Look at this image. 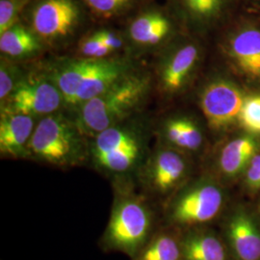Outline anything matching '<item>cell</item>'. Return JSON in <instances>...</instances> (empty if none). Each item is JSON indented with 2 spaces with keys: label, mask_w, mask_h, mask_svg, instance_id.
<instances>
[{
  "label": "cell",
  "mask_w": 260,
  "mask_h": 260,
  "mask_svg": "<svg viewBox=\"0 0 260 260\" xmlns=\"http://www.w3.org/2000/svg\"><path fill=\"white\" fill-rule=\"evenodd\" d=\"M134 0H85L86 4L96 15L111 18L127 8Z\"/></svg>",
  "instance_id": "484cf974"
},
{
  "label": "cell",
  "mask_w": 260,
  "mask_h": 260,
  "mask_svg": "<svg viewBox=\"0 0 260 260\" xmlns=\"http://www.w3.org/2000/svg\"><path fill=\"white\" fill-rule=\"evenodd\" d=\"M179 232L183 260H233L223 237L208 225Z\"/></svg>",
  "instance_id": "5bb4252c"
},
{
  "label": "cell",
  "mask_w": 260,
  "mask_h": 260,
  "mask_svg": "<svg viewBox=\"0 0 260 260\" xmlns=\"http://www.w3.org/2000/svg\"><path fill=\"white\" fill-rule=\"evenodd\" d=\"M81 19L75 0H39L30 11L29 27L47 48H58L72 43Z\"/></svg>",
  "instance_id": "ba28073f"
},
{
  "label": "cell",
  "mask_w": 260,
  "mask_h": 260,
  "mask_svg": "<svg viewBox=\"0 0 260 260\" xmlns=\"http://www.w3.org/2000/svg\"><path fill=\"white\" fill-rule=\"evenodd\" d=\"M78 53L79 57L88 59H104L114 54L95 33L84 38L79 42Z\"/></svg>",
  "instance_id": "d4e9b609"
},
{
  "label": "cell",
  "mask_w": 260,
  "mask_h": 260,
  "mask_svg": "<svg viewBox=\"0 0 260 260\" xmlns=\"http://www.w3.org/2000/svg\"><path fill=\"white\" fill-rule=\"evenodd\" d=\"M188 14L200 22H210L219 17L223 0H181Z\"/></svg>",
  "instance_id": "7402d4cb"
},
{
  "label": "cell",
  "mask_w": 260,
  "mask_h": 260,
  "mask_svg": "<svg viewBox=\"0 0 260 260\" xmlns=\"http://www.w3.org/2000/svg\"><path fill=\"white\" fill-rule=\"evenodd\" d=\"M226 53L242 75L260 81V29L243 28L233 34Z\"/></svg>",
  "instance_id": "2e32d148"
},
{
  "label": "cell",
  "mask_w": 260,
  "mask_h": 260,
  "mask_svg": "<svg viewBox=\"0 0 260 260\" xmlns=\"http://www.w3.org/2000/svg\"><path fill=\"white\" fill-rule=\"evenodd\" d=\"M95 34L99 36V38L103 41V44L108 47L113 53L121 51L127 43L120 34L111 31V30L103 29V30L96 31Z\"/></svg>",
  "instance_id": "83f0119b"
},
{
  "label": "cell",
  "mask_w": 260,
  "mask_h": 260,
  "mask_svg": "<svg viewBox=\"0 0 260 260\" xmlns=\"http://www.w3.org/2000/svg\"><path fill=\"white\" fill-rule=\"evenodd\" d=\"M151 130L137 117L108 127L89 139L88 164L116 181L135 180L150 152Z\"/></svg>",
  "instance_id": "6da1fadb"
},
{
  "label": "cell",
  "mask_w": 260,
  "mask_h": 260,
  "mask_svg": "<svg viewBox=\"0 0 260 260\" xmlns=\"http://www.w3.org/2000/svg\"><path fill=\"white\" fill-rule=\"evenodd\" d=\"M200 58L201 50L193 42H179L165 49L155 66V81L160 93H181L195 74Z\"/></svg>",
  "instance_id": "8fae6325"
},
{
  "label": "cell",
  "mask_w": 260,
  "mask_h": 260,
  "mask_svg": "<svg viewBox=\"0 0 260 260\" xmlns=\"http://www.w3.org/2000/svg\"><path fill=\"white\" fill-rule=\"evenodd\" d=\"M172 32V24L165 15L158 11L141 14L130 23L128 43L140 50H150L163 46Z\"/></svg>",
  "instance_id": "e0dca14e"
},
{
  "label": "cell",
  "mask_w": 260,
  "mask_h": 260,
  "mask_svg": "<svg viewBox=\"0 0 260 260\" xmlns=\"http://www.w3.org/2000/svg\"><path fill=\"white\" fill-rule=\"evenodd\" d=\"M158 144L188 155L204 147L205 136L199 124L187 117H171L162 121L156 130Z\"/></svg>",
  "instance_id": "9a60e30c"
},
{
  "label": "cell",
  "mask_w": 260,
  "mask_h": 260,
  "mask_svg": "<svg viewBox=\"0 0 260 260\" xmlns=\"http://www.w3.org/2000/svg\"><path fill=\"white\" fill-rule=\"evenodd\" d=\"M39 119L32 116L1 110L0 154L2 158L28 159L29 143Z\"/></svg>",
  "instance_id": "4fadbf2b"
},
{
  "label": "cell",
  "mask_w": 260,
  "mask_h": 260,
  "mask_svg": "<svg viewBox=\"0 0 260 260\" xmlns=\"http://www.w3.org/2000/svg\"><path fill=\"white\" fill-rule=\"evenodd\" d=\"M189 175L187 155L157 143L140 169L135 181L149 200L159 201L164 205L187 183Z\"/></svg>",
  "instance_id": "52a82bcc"
},
{
  "label": "cell",
  "mask_w": 260,
  "mask_h": 260,
  "mask_svg": "<svg viewBox=\"0 0 260 260\" xmlns=\"http://www.w3.org/2000/svg\"><path fill=\"white\" fill-rule=\"evenodd\" d=\"M245 100L241 89L231 80L216 78L205 84L200 106L209 128L217 132L230 128L239 119Z\"/></svg>",
  "instance_id": "30bf717a"
},
{
  "label": "cell",
  "mask_w": 260,
  "mask_h": 260,
  "mask_svg": "<svg viewBox=\"0 0 260 260\" xmlns=\"http://www.w3.org/2000/svg\"><path fill=\"white\" fill-rule=\"evenodd\" d=\"M238 121L249 133L260 135V94L246 98Z\"/></svg>",
  "instance_id": "603a6c76"
},
{
  "label": "cell",
  "mask_w": 260,
  "mask_h": 260,
  "mask_svg": "<svg viewBox=\"0 0 260 260\" xmlns=\"http://www.w3.org/2000/svg\"><path fill=\"white\" fill-rule=\"evenodd\" d=\"M131 260H183L180 232L167 225L156 230L149 242Z\"/></svg>",
  "instance_id": "ffe728a7"
},
{
  "label": "cell",
  "mask_w": 260,
  "mask_h": 260,
  "mask_svg": "<svg viewBox=\"0 0 260 260\" xmlns=\"http://www.w3.org/2000/svg\"><path fill=\"white\" fill-rule=\"evenodd\" d=\"M223 238L233 260H260V218L237 206L223 221Z\"/></svg>",
  "instance_id": "7c38bea8"
},
{
  "label": "cell",
  "mask_w": 260,
  "mask_h": 260,
  "mask_svg": "<svg viewBox=\"0 0 260 260\" xmlns=\"http://www.w3.org/2000/svg\"><path fill=\"white\" fill-rule=\"evenodd\" d=\"M151 75L135 71L83 104L73 116L90 139L104 129L135 117L151 92Z\"/></svg>",
  "instance_id": "277c9868"
},
{
  "label": "cell",
  "mask_w": 260,
  "mask_h": 260,
  "mask_svg": "<svg viewBox=\"0 0 260 260\" xmlns=\"http://www.w3.org/2000/svg\"><path fill=\"white\" fill-rule=\"evenodd\" d=\"M114 183V201L101 246L133 259L156 232V215L151 200L137 192L133 180Z\"/></svg>",
  "instance_id": "3957f363"
},
{
  "label": "cell",
  "mask_w": 260,
  "mask_h": 260,
  "mask_svg": "<svg viewBox=\"0 0 260 260\" xmlns=\"http://www.w3.org/2000/svg\"><path fill=\"white\" fill-rule=\"evenodd\" d=\"M258 152V143L251 136L229 141L220 150L216 168L222 177L233 179L246 171L251 159Z\"/></svg>",
  "instance_id": "d6986e66"
},
{
  "label": "cell",
  "mask_w": 260,
  "mask_h": 260,
  "mask_svg": "<svg viewBox=\"0 0 260 260\" xmlns=\"http://www.w3.org/2000/svg\"><path fill=\"white\" fill-rule=\"evenodd\" d=\"M245 173V184L251 191L260 190V153L257 152L251 159Z\"/></svg>",
  "instance_id": "4316f807"
},
{
  "label": "cell",
  "mask_w": 260,
  "mask_h": 260,
  "mask_svg": "<svg viewBox=\"0 0 260 260\" xmlns=\"http://www.w3.org/2000/svg\"><path fill=\"white\" fill-rule=\"evenodd\" d=\"M29 0H0V34L19 22V14Z\"/></svg>",
  "instance_id": "cb8c5ba5"
},
{
  "label": "cell",
  "mask_w": 260,
  "mask_h": 260,
  "mask_svg": "<svg viewBox=\"0 0 260 260\" xmlns=\"http://www.w3.org/2000/svg\"><path fill=\"white\" fill-rule=\"evenodd\" d=\"M47 47L36 33L20 22L0 34L1 55L23 62L43 54Z\"/></svg>",
  "instance_id": "ac0fdd59"
},
{
  "label": "cell",
  "mask_w": 260,
  "mask_h": 260,
  "mask_svg": "<svg viewBox=\"0 0 260 260\" xmlns=\"http://www.w3.org/2000/svg\"><path fill=\"white\" fill-rule=\"evenodd\" d=\"M64 109V99L54 81L42 70L29 71L8 99L1 103V110L42 119Z\"/></svg>",
  "instance_id": "9c48e42d"
},
{
  "label": "cell",
  "mask_w": 260,
  "mask_h": 260,
  "mask_svg": "<svg viewBox=\"0 0 260 260\" xmlns=\"http://www.w3.org/2000/svg\"><path fill=\"white\" fill-rule=\"evenodd\" d=\"M258 215H259V218H260V205H259V214H258Z\"/></svg>",
  "instance_id": "f1b7e54d"
},
{
  "label": "cell",
  "mask_w": 260,
  "mask_h": 260,
  "mask_svg": "<svg viewBox=\"0 0 260 260\" xmlns=\"http://www.w3.org/2000/svg\"><path fill=\"white\" fill-rule=\"evenodd\" d=\"M64 99V109L73 116L83 104L122 77L137 71L127 58H64L44 67Z\"/></svg>",
  "instance_id": "7a4b0ae2"
},
{
  "label": "cell",
  "mask_w": 260,
  "mask_h": 260,
  "mask_svg": "<svg viewBox=\"0 0 260 260\" xmlns=\"http://www.w3.org/2000/svg\"><path fill=\"white\" fill-rule=\"evenodd\" d=\"M225 206L222 186L211 177H203L182 186L164 205V219L178 231L206 226Z\"/></svg>",
  "instance_id": "8992f818"
},
{
  "label": "cell",
  "mask_w": 260,
  "mask_h": 260,
  "mask_svg": "<svg viewBox=\"0 0 260 260\" xmlns=\"http://www.w3.org/2000/svg\"><path fill=\"white\" fill-rule=\"evenodd\" d=\"M22 62L15 61L1 55L0 60V102L8 99L19 82L28 72L22 66Z\"/></svg>",
  "instance_id": "44dd1931"
},
{
  "label": "cell",
  "mask_w": 260,
  "mask_h": 260,
  "mask_svg": "<svg viewBox=\"0 0 260 260\" xmlns=\"http://www.w3.org/2000/svg\"><path fill=\"white\" fill-rule=\"evenodd\" d=\"M29 160L61 169L88 163L89 138L73 116L62 112L40 119L29 143Z\"/></svg>",
  "instance_id": "5b68a950"
}]
</instances>
